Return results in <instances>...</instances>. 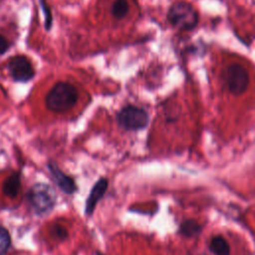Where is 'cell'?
<instances>
[{
  "mask_svg": "<svg viewBox=\"0 0 255 255\" xmlns=\"http://www.w3.org/2000/svg\"><path fill=\"white\" fill-rule=\"evenodd\" d=\"M79 98L76 87L68 82L55 84L46 96L47 108L55 113H63L72 109Z\"/></svg>",
  "mask_w": 255,
  "mask_h": 255,
  "instance_id": "obj_1",
  "label": "cell"
},
{
  "mask_svg": "<svg viewBox=\"0 0 255 255\" xmlns=\"http://www.w3.org/2000/svg\"><path fill=\"white\" fill-rule=\"evenodd\" d=\"M28 201L38 215L48 214L55 206L57 194L54 188L47 183L34 184L27 194Z\"/></svg>",
  "mask_w": 255,
  "mask_h": 255,
  "instance_id": "obj_2",
  "label": "cell"
},
{
  "mask_svg": "<svg viewBox=\"0 0 255 255\" xmlns=\"http://www.w3.org/2000/svg\"><path fill=\"white\" fill-rule=\"evenodd\" d=\"M167 19L179 30H191L198 23V13L191 4L179 1L170 6Z\"/></svg>",
  "mask_w": 255,
  "mask_h": 255,
  "instance_id": "obj_3",
  "label": "cell"
},
{
  "mask_svg": "<svg viewBox=\"0 0 255 255\" xmlns=\"http://www.w3.org/2000/svg\"><path fill=\"white\" fill-rule=\"evenodd\" d=\"M117 122L126 130H138L147 126V113L135 106H126L117 115Z\"/></svg>",
  "mask_w": 255,
  "mask_h": 255,
  "instance_id": "obj_4",
  "label": "cell"
},
{
  "mask_svg": "<svg viewBox=\"0 0 255 255\" xmlns=\"http://www.w3.org/2000/svg\"><path fill=\"white\" fill-rule=\"evenodd\" d=\"M223 80L228 91L234 95L245 92L249 83L247 71L238 64L228 66L223 73Z\"/></svg>",
  "mask_w": 255,
  "mask_h": 255,
  "instance_id": "obj_5",
  "label": "cell"
},
{
  "mask_svg": "<svg viewBox=\"0 0 255 255\" xmlns=\"http://www.w3.org/2000/svg\"><path fill=\"white\" fill-rule=\"evenodd\" d=\"M7 71L15 82L20 83L29 82L35 75L31 62L22 55H17L9 59L7 63Z\"/></svg>",
  "mask_w": 255,
  "mask_h": 255,
  "instance_id": "obj_6",
  "label": "cell"
},
{
  "mask_svg": "<svg viewBox=\"0 0 255 255\" xmlns=\"http://www.w3.org/2000/svg\"><path fill=\"white\" fill-rule=\"evenodd\" d=\"M48 169L53 180L64 193L73 194L77 190V185L74 179L71 176L64 173L55 162L50 161L48 163Z\"/></svg>",
  "mask_w": 255,
  "mask_h": 255,
  "instance_id": "obj_7",
  "label": "cell"
},
{
  "mask_svg": "<svg viewBox=\"0 0 255 255\" xmlns=\"http://www.w3.org/2000/svg\"><path fill=\"white\" fill-rule=\"evenodd\" d=\"M108 180L105 177H101L93 186L87 201H86V208L85 212L87 215H92L94 212V209L97 205V203L102 199V197L105 195L106 190L108 188Z\"/></svg>",
  "mask_w": 255,
  "mask_h": 255,
  "instance_id": "obj_8",
  "label": "cell"
},
{
  "mask_svg": "<svg viewBox=\"0 0 255 255\" xmlns=\"http://www.w3.org/2000/svg\"><path fill=\"white\" fill-rule=\"evenodd\" d=\"M21 190V181L18 173L9 175L3 182V192L9 197H15Z\"/></svg>",
  "mask_w": 255,
  "mask_h": 255,
  "instance_id": "obj_9",
  "label": "cell"
},
{
  "mask_svg": "<svg viewBox=\"0 0 255 255\" xmlns=\"http://www.w3.org/2000/svg\"><path fill=\"white\" fill-rule=\"evenodd\" d=\"M209 249L214 255H229L230 247L228 242L222 236H215L211 239Z\"/></svg>",
  "mask_w": 255,
  "mask_h": 255,
  "instance_id": "obj_10",
  "label": "cell"
},
{
  "mask_svg": "<svg viewBox=\"0 0 255 255\" xmlns=\"http://www.w3.org/2000/svg\"><path fill=\"white\" fill-rule=\"evenodd\" d=\"M179 232L186 237H193L201 232V226L197 221L193 219H188L181 223Z\"/></svg>",
  "mask_w": 255,
  "mask_h": 255,
  "instance_id": "obj_11",
  "label": "cell"
},
{
  "mask_svg": "<svg viewBox=\"0 0 255 255\" xmlns=\"http://www.w3.org/2000/svg\"><path fill=\"white\" fill-rule=\"evenodd\" d=\"M129 6L127 0H115L112 5V14L117 19L124 18L128 12Z\"/></svg>",
  "mask_w": 255,
  "mask_h": 255,
  "instance_id": "obj_12",
  "label": "cell"
},
{
  "mask_svg": "<svg viewBox=\"0 0 255 255\" xmlns=\"http://www.w3.org/2000/svg\"><path fill=\"white\" fill-rule=\"evenodd\" d=\"M11 245V236L9 231L0 225V255L7 252Z\"/></svg>",
  "mask_w": 255,
  "mask_h": 255,
  "instance_id": "obj_13",
  "label": "cell"
},
{
  "mask_svg": "<svg viewBox=\"0 0 255 255\" xmlns=\"http://www.w3.org/2000/svg\"><path fill=\"white\" fill-rule=\"evenodd\" d=\"M40 4H41V7L43 9V12H44V15H45V26H46V29L49 30L51 25H52V13H51V10L47 4V2L45 0H40Z\"/></svg>",
  "mask_w": 255,
  "mask_h": 255,
  "instance_id": "obj_14",
  "label": "cell"
},
{
  "mask_svg": "<svg viewBox=\"0 0 255 255\" xmlns=\"http://www.w3.org/2000/svg\"><path fill=\"white\" fill-rule=\"evenodd\" d=\"M52 232L59 239H65L67 237V235H68L67 230L63 226H61V225H55L53 227V229H52Z\"/></svg>",
  "mask_w": 255,
  "mask_h": 255,
  "instance_id": "obj_15",
  "label": "cell"
},
{
  "mask_svg": "<svg viewBox=\"0 0 255 255\" xmlns=\"http://www.w3.org/2000/svg\"><path fill=\"white\" fill-rule=\"evenodd\" d=\"M9 48V42L7 39L0 34V55H3Z\"/></svg>",
  "mask_w": 255,
  "mask_h": 255,
  "instance_id": "obj_16",
  "label": "cell"
}]
</instances>
